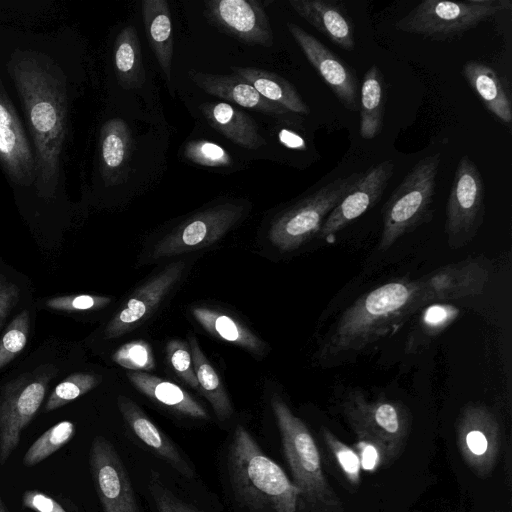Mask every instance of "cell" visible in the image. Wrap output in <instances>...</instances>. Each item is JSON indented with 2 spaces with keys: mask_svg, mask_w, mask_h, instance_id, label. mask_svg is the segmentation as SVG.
<instances>
[{
  "mask_svg": "<svg viewBox=\"0 0 512 512\" xmlns=\"http://www.w3.org/2000/svg\"><path fill=\"white\" fill-rule=\"evenodd\" d=\"M119 410L137 438L185 477L193 476L191 465L170 440L133 401L118 397Z\"/></svg>",
  "mask_w": 512,
  "mask_h": 512,
  "instance_id": "obj_23",
  "label": "cell"
},
{
  "mask_svg": "<svg viewBox=\"0 0 512 512\" xmlns=\"http://www.w3.org/2000/svg\"><path fill=\"white\" fill-rule=\"evenodd\" d=\"M112 359L132 371H149L156 365L151 346L144 340H134L122 345Z\"/></svg>",
  "mask_w": 512,
  "mask_h": 512,
  "instance_id": "obj_37",
  "label": "cell"
},
{
  "mask_svg": "<svg viewBox=\"0 0 512 512\" xmlns=\"http://www.w3.org/2000/svg\"><path fill=\"white\" fill-rule=\"evenodd\" d=\"M363 173L336 178L279 215L271 224V243L288 252L317 235L329 213L357 184Z\"/></svg>",
  "mask_w": 512,
  "mask_h": 512,
  "instance_id": "obj_8",
  "label": "cell"
},
{
  "mask_svg": "<svg viewBox=\"0 0 512 512\" xmlns=\"http://www.w3.org/2000/svg\"><path fill=\"white\" fill-rule=\"evenodd\" d=\"M143 20L146 35L161 70L169 83L173 58V30L171 12L166 0H144Z\"/></svg>",
  "mask_w": 512,
  "mask_h": 512,
  "instance_id": "obj_26",
  "label": "cell"
},
{
  "mask_svg": "<svg viewBox=\"0 0 512 512\" xmlns=\"http://www.w3.org/2000/svg\"><path fill=\"white\" fill-rule=\"evenodd\" d=\"M19 299V288L12 282L0 278V318L10 312Z\"/></svg>",
  "mask_w": 512,
  "mask_h": 512,
  "instance_id": "obj_45",
  "label": "cell"
},
{
  "mask_svg": "<svg viewBox=\"0 0 512 512\" xmlns=\"http://www.w3.org/2000/svg\"><path fill=\"white\" fill-rule=\"evenodd\" d=\"M198 385L211 404L217 418L224 421L233 413V407L217 372L207 360L195 337L188 339Z\"/></svg>",
  "mask_w": 512,
  "mask_h": 512,
  "instance_id": "obj_32",
  "label": "cell"
},
{
  "mask_svg": "<svg viewBox=\"0 0 512 512\" xmlns=\"http://www.w3.org/2000/svg\"><path fill=\"white\" fill-rule=\"evenodd\" d=\"M244 210L243 205L224 203L195 214L155 245L153 258L191 252L215 243L240 220Z\"/></svg>",
  "mask_w": 512,
  "mask_h": 512,
  "instance_id": "obj_11",
  "label": "cell"
},
{
  "mask_svg": "<svg viewBox=\"0 0 512 512\" xmlns=\"http://www.w3.org/2000/svg\"><path fill=\"white\" fill-rule=\"evenodd\" d=\"M322 437L347 480L353 485L359 484L361 465L356 451L343 443L327 428L322 429Z\"/></svg>",
  "mask_w": 512,
  "mask_h": 512,
  "instance_id": "obj_36",
  "label": "cell"
},
{
  "mask_svg": "<svg viewBox=\"0 0 512 512\" xmlns=\"http://www.w3.org/2000/svg\"><path fill=\"white\" fill-rule=\"evenodd\" d=\"M234 74L251 84L265 99L278 104L288 111L308 114L309 107L302 100L295 87L276 73L251 67H231Z\"/></svg>",
  "mask_w": 512,
  "mask_h": 512,
  "instance_id": "obj_28",
  "label": "cell"
},
{
  "mask_svg": "<svg viewBox=\"0 0 512 512\" xmlns=\"http://www.w3.org/2000/svg\"><path fill=\"white\" fill-rule=\"evenodd\" d=\"M293 10L341 49L355 48L354 25L339 3L329 0H289Z\"/></svg>",
  "mask_w": 512,
  "mask_h": 512,
  "instance_id": "obj_20",
  "label": "cell"
},
{
  "mask_svg": "<svg viewBox=\"0 0 512 512\" xmlns=\"http://www.w3.org/2000/svg\"><path fill=\"white\" fill-rule=\"evenodd\" d=\"M484 195L478 167L469 156H462L446 204L445 233L450 248H461L476 236L484 220Z\"/></svg>",
  "mask_w": 512,
  "mask_h": 512,
  "instance_id": "obj_10",
  "label": "cell"
},
{
  "mask_svg": "<svg viewBox=\"0 0 512 512\" xmlns=\"http://www.w3.org/2000/svg\"><path fill=\"white\" fill-rule=\"evenodd\" d=\"M30 125L38 196L52 199L57 191L60 158L67 131L65 77L48 56L18 51L9 62Z\"/></svg>",
  "mask_w": 512,
  "mask_h": 512,
  "instance_id": "obj_1",
  "label": "cell"
},
{
  "mask_svg": "<svg viewBox=\"0 0 512 512\" xmlns=\"http://www.w3.org/2000/svg\"><path fill=\"white\" fill-rule=\"evenodd\" d=\"M271 407L292 482L299 491V511L344 512L341 500L324 475L320 452L306 424L277 395L272 397Z\"/></svg>",
  "mask_w": 512,
  "mask_h": 512,
  "instance_id": "obj_4",
  "label": "cell"
},
{
  "mask_svg": "<svg viewBox=\"0 0 512 512\" xmlns=\"http://www.w3.org/2000/svg\"><path fill=\"white\" fill-rule=\"evenodd\" d=\"M2 320H3V319H2V318H0V324H1Z\"/></svg>",
  "mask_w": 512,
  "mask_h": 512,
  "instance_id": "obj_48",
  "label": "cell"
},
{
  "mask_svg": "<svg viewBox=\"0 0 512 512\" xmlns=\"http://www.w3.org/2000/svg\"><path fill=\"white\" fill-rule=\"evenodd\" d=\"M193 317L210 334L250 352L261 354L265 344L246 326L233 317L207 307H193Z\"/></svg>",
  "mask_w": 512,
  "mask_h": 512,
  "instance_id": "obj_30",
  "label": "cell"
},
{
  "mask_svg": "<svg viewBox=\"0 0 512 512\" xmlns=\"http://www.w3.org/2000/svg\"><path fill=\"white\" fill-rule=\"evenodd\" d=\"M353 449L358 455L361 468L366 471H374L383 462L380 451L372 443L357 440Z\"/></svg>",
  "mask_w": 512,
  "mask_h": 512,
  "instance_id": "obj_44",
  "label": "cell"
},
{
  "mask_svg": "<svg viewBox=\"0 0 512 512\" xmlns=\"http://www.w3.org/2000/svg\"><path fill=\"white\" fill-rule=\"evenodd\" d=\"M74 434L75 425L71 421L65 420L53 425L29 447L23 456V465L36 466L67 444Z\"/></svg>",
  "mask_w": 512,
  "mask_h": 512,
  "instance_id": "obj_33",
  "label": "cell"
},
{
  "mask_svg": "<svg viewBox=\"0 0 512 512\" xmlns=\"http://www.w3.org/2000/svg\"><path fill=\"white\" fill-rule=\"evenodd\" d=\"M101 382V377L89 373H73L60 382L52 391L44 411L58 409L84 395Z\"/></svg>",
  "mask_w": 512,
  "mask_h": 512,
  "instance_id": "obj_34",
  "label": "cell"
},
{
  "mask_svg": "<svg viewBox=\"0 0 512 512\" xmlns=\"http://www.w3.org/2000/svg\"><path fill=\"white\" fill-rule=\"evenodd\" d=\"M55 373L51 366L37 368L6 384L0 392V465L17 448L23 429L38 412L47 385Z\"/></svg>",
  "mask_w": 512,
  "mask_h": 512,
  "instance_id": "obj_9",
  "label": "cell"
},
{
  "mask_svg": "<svg viewBox=\"0 0 512 512\" xmlns=\"http://www.w3.org/2000/svg\"><path fill=\"white\" fill-rule=\"evenodd\" d=\"M287 28L310 64L323 78L341 104L348 110H359L355 73L316 37L288 22Z\"/></svg>",
  "mask_w": 512,
  "mask_h": 512,
  "instance_id": "obj_16",
  "label": "cell"
},
{
  "mask_svg": "<svg viewBox=\"0 0 512 512\" xmlns=\"http://www.w3.org/2000/svg\"><path fill=\"white\" fill-rule=\"evenodd\" d=\"M440 159V153L421 159L386 201L382 211L381 251L431 219Z\"/></svg>",
  "mask_w": 512,
  "mask_h": 512,
  "instance_id": "obj_5",
  "label": "cell"
},
{
  "mask_svg": "<svg viewBox=\"0 0 512 512\" xmlns=\"http://www.w3.org/2000/svg\"><path fill=\"white\" fill-rule=\"evenodd\" d=\"M394 170V163L386 160L363 173L357 184L329 213L317 234L318 237L329 241L377 204L393 177Z\"/></svg>",
  "mask_w": 512,
  "mask_h": 512,
  "instance_id": "obj_14",
  "label": "cell"
},
{
  "mask_svg": "<svg viewBox=\"0 0 512 512\" xmlns=\"http://www.w3.org/2000/svg\"><path fill=\"white\" fill-rule=\"evenodd\" d=\"M29 313L23 310L9 323L0 340V369L13 360L25 347L29 334Z\"/></svg>",
  "mask_w": 512,
  "mask_h": 512,
  "instance_id": "obj_35",
  "label": "cell"
},
{
  "mask_svg": "<svg viewBox=\"0 0 512 512\" xmlns=\"http://www.w3.org/2000/svg\"><path fill=\"white\" fill-rule=\"evenodd\" d=\"M279 140L290 148H300L303 146V140L298 135L285 129L280 131Z\"/></svg>",
  "mask_w": 512,
  "mask_h": 512,
  "instance_id": "obj_46",
  "label": "cell"
},
{
  "mask_svg": "<svg viewBox=\"0 0 512 512\" xmlns=\"http://www.w3.org/2000/svg\"><path fill=\"white\" fill-rule=\"evenodd\" d=\"M0 512H9V510L7 509L6 505L4 504L1 496H0Z\"/></svg>",
  "mask_w": 512,
  "mask_h": 512,
  "instance_id": "obj_47",
  "label": "cell"
},
{
  "mask_svg": "<svg viewBox=\"0 0 512 512\" xmlns=\"http://www.w3.org/2000/svg\"><path fill=\"white\" fill-rule=\"evenodd\" d=\"M0 162L19 186L36 181V163L20 119L0 81Z\"/></svg>",
  "mask_w": 512,
  "mask_h": 512,
  "instance_id": "obj_17",
  "label": "cell"
},
{
  "mask_svg": "<svg viewBox=\"0 0 512 512\" xmlns=\"http://www.w3.org/2000/svg\"><path fill=\"white\" fill-rule=\"evenodd\" d=\"M228 471L236 500L248 512H297L298 489L241 425L229 446Z\"/></svg>",
  "mask_w": 512,
  "mask_h": 512,
  "instance_id": "obj_3",
  "label": "cell"
},
{
  "mask_svg": "<svg viewBox=\"0 0 512 512\" xmlns=\"http://www.w3.org/2000/svg\"><path fill=\"white\" fill-rule=\"evenodd\" d=\"M150 492L157 512H197L192 506L183 502L163 487L157 478L151 479Z\"/></svg>",
  "mask_w": 512,
  "mask_h": 512,
  "instance_id": "obj_42",
  "label": "cell"
},
{
  "mask_svg": "<svg viewBox=\"0 0 512 512\" xmlns=\"http://www.w3.org/2000/svg\"><path fill=\"white\" fill-rule=\"evenodd\" d=\"M130 382L147 397L187 417L207 419L206 409L180 386L143 371L127 373Z\"/></svg>",
  "mask_w": 512,
  "mask_h": 512,
  "instance_id": "obj_25",
  "label": "cell"
},
{
  "mask_svg": "<svg viewBox=\"0 0 512 512\" xmlns=\"http://www.w3.org/2000/svg\"><path fill=\"white\" fill-rule=\"evenodd\" d=\"M456 437L465 463L479 477L488 476L500 449V426L495 415L484 405L465 406L457 421Z\"/></svg>",
  "mask_w": 512,
  "mask_h": 512,
  "instance_id": "obj_12",
  "label": "cell"
},
{
  "mask_svg": "<svg viewBox=\"0 0 512 512\" xmlns=\"http://www.w3.org/2000/svg\"><path fill=\"white\" fill-rule=\"evenodd\" d=\"M425 304L419 280L387 282L359 297L338 319L321 350L324 361L355 356L400 327Z\"/></svg>",
  "mask_w": 512,
  "mask_h": 512,
  "instance_id": "obj_2",
  "label": "cell"
},
{
  "mask_svg": "<svg viewBox=\"0 0 512 512\" xmlns=\"http://www.w3.org/2000/svg\"><path fill=\"white\" fill-rule=\"evenodd\" d=\"M386 101V84L376 65L364 74L360 91V135L363 139L375 138L383 127Z\"/></svg>",
  "mask_w": 512,
  "mask_h": 512,
  "instance_id": "obj_29",
  "label": "cell"
},
{
  "mask_svg": "<svg viewBox=\"0 0 512 512\" xmlns=\"http://www.w3.org/2000/svg\"><path fill=\"white\" fill-rule=\"evenodd\" d=\"M114 66L118 82L124 89L139 88L144 84L141 45L133 25L123 28L115 40Z\"/></svg>",
  "mask_w": 512,
  "mask_h": 512,
  "instance_id": "obj_31",
  "label": "cell"
},
{
  "mask_svg": "<svg viewBox=\"0 0 512 512\" xmlns=\"http://www.w3.org/2000/svg\"><path fill=\"white\" fill-rule=\"evenodd\" d=\"M22 504L34 512H66L52 497L37 490H27L22 495Z\"/></svg>",
  "mask_w": 512,
  "mask_h": 512,
  "instance_id": "obj_43",
  "label": "cell"
},
{
  "mask_svg": "<svg viewBox=\"0 0 512 512\" xmlns=\"http://www.w3.org/2000/svg\"><path fill=\"white\" fill-rule=\"evenodd\" d=\"M458 315V307L451 304L434 303L422 311L419 331L424 338H433L444 331Z\"/></svg>",
  "mask_w": 512,
  "mask_h": 512,
  "instance_id": "obj_39",
  "label": "cell"
},
{
  "mask_svg": "<svg viewBox=\"0 0 512 512\" xmlns=\"http://www.w3.org/2000/svg\"><path fill=\"white\" fill-rule=\"evenodd\" d=\"M184 156L190 162L207 167H225L232 163L229 153L223 147L207 140L188 142Z\"/></svg>",
  "mask_w": 512,
  "mask_h": 512,
  "instance_id": "obj_38",
  "label": "cell"
},
{
  "mask_svg": "<svg viewBox=\"0 0 512 512\" xmlns=\"http://www.w3.org/2000/svg\"><path fill=\"white\" fill-rule=\"evenodd\" d=\"M184 266L183 262L172 263L137 289L108 322L105 337H119L147 319L181 278Z\"/></svg>",
  "mask_w": 512,
  "mask_h": 512,
  "instance_id": "obj_19",
  "label": "cell"
},
{
  "mask_svg": "<svg viewBox=\"0 0 512 512\" xmlns=\"http://www.w3.org/2000/svg\"><path fill=\"white\" fill-rule=\"evenodd\" d=\"M210 22L240 41L271 47L269 18L257 0H210L205 3Z\"/></svg>",
  "mask_w": 512,
  "mask_h": 512,
  "instance_id": "obj_15",
  "label": "cell"
},
{
  "mask_svg": "<svg viewBox=\"0 0 512 512\" xmlns=\"http://www.w3.org/2000/svg\"><path fill=\"white\" fill-rule=\"evenodd\" d=\"M489 275L486 262L470 258L440 267L418 280L423 300L427 304L480 294Z\"/></svg>",
  "mask_w": 512,
  "mask_h": 512,
  "instance_id": "obj_18",
  "label": "cell"
},
{
  "mask_svg": "<svg viewBox=\"0 0 512 512\" xmlns=\"http://www.w3.org/2000/svg\"><path fill=\"white\" fill-rule=\"evenodd\" d=\"M110 302L111 298L109 297L80 294L50 298L45 304L52 310L78 312L102 309Z\"/></svg>",
  "mask_w": 512,
  "mask_h": 512,
  "instance_id": "obj_41",
  "label": "cell"
},
{
  "mask_svg": "<svg viewBox=\"0 0 512 512\" xmlns=\"http://www.w3.org/2000/svg\"><path fill=\"white\" fill-rule=\"evenodd\" d=\"M511 7L510 0H424L397 21L395 27L432 41H448Z\"/></svg>",
  "mask_w": 512,
  "mask_h": 512,
  "instance_id": "obj_6",
  "label": "cell"
},
{
  "mask_svg": "<svg viewBox=\"0 0 512 512\" xmlns=\"http://www.w3.org/2000/svg\"><path fill=\"white\" fill-rule=\"evenodd\" d=\"M462 74L486 109L502 122L511 123V101L497 73L482 62L470 60L464 64Z\"/></svg>",
  "mask_w": 512,
  "mask_h": 512,
  "instance_id": "obj_27",
  "label": "cell"
},
{
  "mask_svg": "<svg viewBox=\"0 0 512 512\" xmlns=\"http://www.w3.org/2000/svg\"><path fill=\"white\" fill-rule=\"evenodd\" d=\"M89 465L104 512H139L125 466L113 444L105 437L93 439Z\"/></svg>",
  "mask_w": 512,
  "mask_h": 512,
  "instance_id": "obj_13",
  "label": "cell"
},
{
  "mask_svg": "<svg viewBox=\"0 0 512 512\" xmlns=\"http://www.w3.org/2000/svg\"><path fill=\"white\" fill-rule=\"evenodd\" d=\"M207 122L233 143L247 149L266 144L255 121L243 111L225 102H207L200 106Z\"/></svg>",
  "mask_w": 512,
  "mask_h": 512,
  "instance_id": "obj_24",
  "label": "cell"
},
{
  "mask_svg": "<svg viewBox=\"0 0 512 512\" xmlns=\"http://www.w3.org/2000/svg\"><path fill=\"white\" fill-rule=\"evenodd\" d=\"M190 77L198 87L208 94L228 100L242 107L273 117H280L289 112L282 106L262 97L251 84L236 74L219 75L191 72Z\"/></svg>",
  "mask_w": 512,
  "mask_h": 512,
  "instance_id": "obj_22",
  "label": "cell"
},
{
  "mask_svg": "<svg viewBox=\"0 0 512 512\" xmlns=\"http://www.w3.org/2000/svg\"><path fill=\"white\" fill-rule=\"evenodd\" d=\"M342 410L357 440L377 447L383 462L390 463L400 455L411 427L410 413L402 403L384 398L367 400L354 390L344 399Z\"/></svg>",
  "mask_w": 512,
  "mask_h": 512,
  "instance_id": "obj_7",
  "label": "cell"
},
{
  "mask_svg": "<svg viewBox=\"0 0 512 512\" xmlns=\"http://www.w3.org/2000/svg\"><path fill=\"white\" fill-rule=\"evenodd\" d=\"M133 154L130 128L120 118L106 121L100 132V172L107 186L125 183Z\"/></svg>",
  "mask_w": 512,
  "mask_h": 512,
  "instance_id": "obj_21",
  "label": "cell"
},
{
  "mask_svg": "<svg viewBox=\"0 0 512 512\" xmlns=\"http://www.w3.org/2000/svg\"><path fill=\"white\" fill-rule=\"evenodd\" d=\"M166 351L168 360L176 374L192 388H199L190 348L184 342L173 339L168 342Z\"/></svg>",
  "mask_w": 512,
  "mask_h": 512,
  "instance_id": "obj_40",
  "label": "cell"
}]
</instances>
